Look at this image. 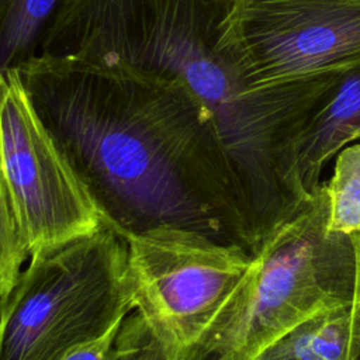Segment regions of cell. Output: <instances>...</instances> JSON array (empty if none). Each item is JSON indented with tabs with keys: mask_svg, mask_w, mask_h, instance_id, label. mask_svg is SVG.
Segmentation results:
<instances>
[{
	"mask_svg": "<svg viewBox=\"0 0 360 360\" xmlns=\"http://www.w3.org/2000/svg\"><path fill=\"white\" fill-rule=\"evenodd\" d=\"M0 166L28 255L100 228L94 200L37 114L18 70H0Z\"/></svg>",
	"mask_w": 360,
	"mask_h": 360,
	"instance_id": "obj_7",
	"label": "cell"
},
{
	"mask_svg": "<svg viewBox=\"0 0 360 360\" xmlns=\"http://www.w3.org/2000/svg\"><path fill=\"white\" fill-rule=\"evenodd\" d=\"M225 44L252 87L360 66V0H231Z\"/></svg>",
	"mask_w": 360,
	"mask_h": 360,
	"instance_id": "obj_6",
	"label": "cell"
},
{
	"mask_svg": "<svg viewBox=\"0 0 360 360\" xmlns=\"http://www.w3.org/2000/svg\"><path fill=\"white\" fill-rule=\"evenodd\" d=\"M356 141H360V132L357 134V138H356Z\"/></svg>",
	"mask_w": 360,
	"mask_h": 360,
	"instance_id": "obj_16",
	"label": "cell"
},
{
	"mask_svg": "<svg viewBox=\"0 0 360 360\" xmlns=\"http://www.w3.org/2000/svg\"><path fill=\"white\" fill-rule=\"evenodd\" d=\"M134 309L125 240L103 221L30 255L0 298V360H62Z\"/></svg>",
	"mask_w": 360,
	"mask_h": 360,
	"instance_id": "obj_4",
	"label": "cell"
},
{
	"mask_svg": "<svg viewBox=\"0 0 360 360\" xmlns=\"http://www.w3.org/2000/svg\"><path fill=\"white\" fill-rule=\"evenodd\" d=\"M122 322L111 328L103 336L73 349L62 360H114L115 342Z\"/></svg>",
	"mask_w": 360,
	"mask_h": 360,
	"instance_id": "obj_15",
	"label": "cell"
},
{
	"mask_svg": "<svg viewBox=\"0 0 360 360\" xmlns=\"http://www.w3.org/2000/svg\"><path fill=\"white\" fill-rule=\"evenodd\" d=\"M360 132V66L340 75L325 101L294 139L281 170L284 191L294 207L322 184L321 173L340 149Z\"/></svg>",
	"mask_w": 360,
	"mask_h": 360,
	"instance_id": "obj_8",
	"label": "cell"
},
{
	"mask_svg": "<svg viewBox=\"0 0 360 360\" xmlns=\"http://www.w3.org/2000/svg\"><path fill=\"white\" fill-rule=\"evenodd\" d=\"M18 73L107 225L184 228L249 250L211 121L180 82L77 56L41 55Z\"/></svg>",
	"mask_w": 360,
	"mask_h": 360,
	"instance_id": "obj_1",
	"label": "cell"
},
{
	"mask_svg": "<svg viewBox=\"0 0 360 360\" xmlns=\"http://www.w3.org/2000/svg\"><path fill=\"white\" fill-rule=\"evenodd\" d=\"M114 360H172V357L143 318L134 311L121 325Z\"/></svg>",
	"mask_w": 360,
	"mask_h": 360,
	"instance_id": "obj_13",
	"label": "cell"
},
{
	"mask_svg": "<svg viewBox=\"0 0 360 360\" xmlns=\"http://www.w3.org/2000/svg\"><path fill=\"white\" fill-rule=\"evenodd\" d=\"M350 305L322 311L292 328L257 360H347Z\"/></svg>",
	"mask_w": 360,
	"mask_h": 360,
	"instance_id": "obj_10",
	"label": "cell"
},
{
	"mask_svg": "<svg viewBox=\"0 0 360 360\" xmlns=\"http://www.w3.org/2000/svg\"><path fill=\"white\" fill-rule=\"evenodd\" d=\"M329 198V231L350 235L360 229V142L336 155L333 174L325 183Z\"/></svg>",
	"mask_w": 360,
	"mask_h": 360,
	"instance_id": "obj_11",
	"label": "cell"
},
{
	"mask_svg": "<svg viewBox=\"0 0 360 360\" xmlns=\"http://www.w3.org/2000/svg\"><path fill=\"white\" fill-rule=\"evenodd\" d=\"M354 252V280L350 301V342L347 360H360V229L350 233Z\"/></svg>",
	"mask_w": 360,
	"mask_h": 360,
	"instance_id": "obj_14",
	"label": "cell"
},
{
	"mask_svg": "<svg viewBox=\"0 0 360 360\" xmlns=\"http://www.w3.org/2000/svg\"><path fill=\"white\" fill-rule=\"evenodd\" d=\"M350 235L329 231L325 183L277 224L224 309L184 360H257L308 318L350 305Z\"/></svg>",
	"mask_w": 360,
	"mask_h": 360,
	"instance_id": "obj_3",
	"label": "cell"
},
{
	"mask_svg": "<svg viewBox=\"0 0 360 360\" xmlns=\"http://www.w3.org/2000/svg\"><path fill=\"white\" fill-rule=\"evenodd\" d=\"M231 0H66L41 55L121 63L180 82L202 105L225 158L249 248L298 207L281 170L340 75L252 87L224 39Z\"/></svg>",
	"mask_w": 360,
	"mask_h": 360,
	"instance_id": "obj_2",
	"label": "cell"
},
{
	"mask_svg": "<svg viewBox=\"0 0 360 360\" xmlns=\"http://www.w3.org/2000/svg\"><path fill=\"white\" fill-rule=\"evenodd\" d=\"M66 0H0V70H20L38 58Z\"/></svg>",
	"mask_w": 360,
	"mask_h": 360,
	"instance_id": "obj_9",
	"label": "cell"
},
{
	"mask_svg": "<svg viewBox=\"0 0 360 360\" xmlns=\"http://www.w3.org/2000/svg\"><path fill=\"white\" fill-rule=\"evenodd\" d=\"M120 235L127 245L134 311L172 360H184L239 287L253 255L176 226Z\"/></svg>",
	"mask_w": 360,
	"mask_h": 360,
	"instance_id": "obj_5",
	"label": "cell"
},
{
	"mask_svg": "<svg viewBox=\"0 0 360 360\" xmlns=\"http://www.w3.org/2000/svg\"><path fill=\"white\" fill-rule=\"evenodd\" d=\"M30 257L20 232L10 193L0 166V298L6 295Z\"/></svg>",
	"mask_w": 360,
	"mask_h": 360,
	"instance_id": "obj_12",
	"label": "cell"
}]
</instances>
